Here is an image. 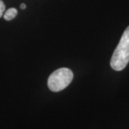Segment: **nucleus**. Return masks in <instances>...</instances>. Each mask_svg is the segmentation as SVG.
<instances>
[{
	"label": "nucleus",
	"instance_id": "nucleus-4",
	"mask_svg": "<svg viewBox=\"0 0 129 129\" xmlns=\"http://www.w3.org/2000/svg\"><path fill=\"white\" fill-rule=\"evenodd\" d=\"M5 10V4H4V2H3L2 0H0V17H2V15H3V13H4Z\"/></svg>",
	"mask_w": 129,
	"mask_h": 129
},
{
	"label": "nucleus",
	"instance_id": "nucleus-1",
	"mask_svg": "<svg viewBox=\"0 0 129 129\" xmlns=\"http://www.w3.org/2000/svg\"><path fill=\"white\" fill-rule=\"evenodd\" d=\"M129 62V26L125 29L111 60L114 70H123Z\"/></svg>",
	"mask_w": 129,
	"mask_h": 129
},
{
	"label": "nucleus",
	"instance_id": "nucleus-2",
	"mask_svg": "<svg viewBox=\"0 0 129 129\" xmlns=\"http://www.w3.org/2000/svg\"><path fill=\"white\" fill-rule=\"evenodd\" d=\"M73 79V73L71 70L62 68L54 71L47 80V85L51 91L59 92L67 88Z\"/></svg>",
	"mask_w": 129,
	"mask_h": 129
},
{
	"label": "nucleus",
	"instance_id": "nucleus-3",
	"mask_svg": "<svg viewBox=\"0 0 129 129\" xmlns=\"http://www.w3.org/2000/svg\"><path fill=\"white\" fill-rule=\"evenodd\" d=\"M17 9L15 8H9L8 9L4 14V18L7 21H10L17 15Z\"/></svg>",
	"mask_w": 129,
	"mask_h": 129
},
{
	"label": "nucleus",
	"instance_id": "nucleus-5",
	"mask_svg": "<svg viewBox=\"0 0 129 129\" xmlns=\"http://www.w3.org/2000/svg\"><path fill=\"white\" fill-rule=\"evenodd\" d=\"M20 8L22 9H24L26 8V5H25V4H21V5H20Z\"/></svg>",
	"mask_w": 129,
	"mask_h": 129
}]
</instances>
